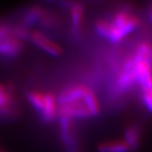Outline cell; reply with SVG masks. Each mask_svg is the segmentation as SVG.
<instances>
[{
  "instance_id": "6da1fadb",
  "label": "cell",
  "mask_w": 152,
  "mask_h": 152,
  "mask_svg": "<svg viewBox=\"0 0 152 152\" xmlns=\"http://www.w3.org/2000/svg\"><path fill=\"white\" fill-rule=\"evenodd\" d=\"M140 20L127 11H119L112 21L99 20L95 24V30L100 37L112 43H118L139 26Z\"/></svg>"
},
{
  "instance_id": "7a4b0ae2",
  "label": "cell",
  "mask_w": 152,
  "mask_h": 152,
  "mask_svg": "<svg viewBox=\"0 0 152 152\" xmlns=\"http://www.w3.org/2000/svg\"><path fill=\"white\" fill-rule=\"evenodd\" d=\"M30 41L36 47L53 57H58L63 53V48L58 44L52 41L43 33L39 31H33L31 33Z\"/></svg>"
},
{
  "instance_id": "3957f363",
  "label": "cell",
  "mask_w": 152,
  "mask_h": 152,
  "mask_svg": "<svg viewBox=\"0 0 152 152\" xmlns=\"http://www.w3.org/2000/svg\"><path fill=\"white\" fill-rule=\"evenodd\" d=\"M58 116L66 117L69 119H86L91 118L85 104L80 101L60 105L58 108Z\"/></svg>"
},
{
  "instance_id": "277c9868",
  "label": "cell",
  "mask_w": 152,
  "mask_h": 152,
  "mask_svg": "<svg viewBox=\"0 0 152 152\" xmlns=\"http://www.w3.org/2000/svg\"><path fill=\"white\" fill-rule=\"evenodd\" d=\"M118 87L123 91H126L131 89L136 84L134 75V57H129L125 61L123 70L118 79Z\"/></svg>"
},
{
  "instance_id": "5b68a950",
  "label": "cell",
  "mask_w": 152,
  "mask_h": 152,
  "mask_svg": "<svg viewBox=\"0 0 152 152\" xmlns=\"http://www.w3.org/2000/svg\"><path fill=\"white\" fill-rule=\"evenodd\" d=\"M23 42L14 37L0 40V57L12 58L22 53Z\"/></svg>"
},
{
  "instance_id": "8992f818",
  "label": "cell",
  "mask_w": 152,
  "mask_h": 152,
  "mask_svg": "<svg viewBox=\"0 0 152 152\" xmlns=\"http://www.w3.org/2000/svg\"><path fill=\"white\" fill-rule=\"evenodd\" d=\"M58 104L57 97L52 92L44 94V105L41 112V117L44 123L51 124L58 115Z\"/></svg>"
},
{
  "instance_id": "52a82bcc",
  "label": "cell",
  "mask_w": 152,
  "mask_h": 152,
  "mask_svg": "<svg viewBox=\"0 0 152 152\" xmlns=\"http://www.w3.org/2000/svg\"><path fill=\"white\" fill-rule=\"evenodd\" d=\"M84 88H85V86L75 85V86H72L69 88L64 89L59 93V95L57 96V102H58V106L80 101L82 99Z\"/></svg>"
},
{
  "instance_id": "ba28073f",
  "label": "cell",
  "mask_w": 152,
  "mask_h": 152,
  "mask_svg": "<svg viewBox=\"0 0 152 152\" xmlns=\"http://www.w3.org/2000/svg\"><path fill=\"white\" fill-rule=\"evenodd\" d=\"M69 8L70 10L71 31L74 36L78 37L80 33L84 20L85 7L80 3H70Z\"/></svg>"
},
{
  "instance_id": "9c48e42d",
  "label": "cell",
  "mask_w": 152,
  "mask_h": 152,
  "mask_svg": "<svg viewBox=\"0 0 152 152\" xmlns=\"http://www.w3.org/2000/svg\"><path fill=\"white\" fill-rule=\"evenodd\" d=\"M81 100L88 110L91 117H97L101 111L100 104L96 94L91 89L85 86Z\"/></svg>"
},
{
  "instance_id": "30bf717a",
  "label": "cell",
  "mask_w": 152,
  "mask_h": 152,
  "mask_svg": "<svg viewBox=\"0 0 152 152\" xmlns=\"http://www.w3.org/2000/svg\"><path fill=\"white\" fill-rule=\"evenodd\" d=\"M140 131L135 125H131L126 128L124 133V141L129 146L130 151L137 150L140 144Z\"/></svg>"
},
{
  "instance_id": "8fae6325",
  "label": "cell",
  "mask_w": 152,
  "mask_h": 152,
  "mask_svg": "<svg viewBox=\"0 0 152 152\" xmlns=\"http://www.w3.org/2000/svg\"><path fill=\"white\" fill-rule=\"evenodd\" d=\"M60 134L63 143L67 146H71L73 144V134H72V122L71 119L59 116Z\"/></svg>"
},
{
  "instance_id": "7c38bea8",
  "label": "cell",
  "mask_w": 152,
  "mask_h": 152,
  "mask_svg": "<svg viewBox=\"0 0 152 152\" xmlns=\"http://www.w3.org/2000/svg\"><path fill=\"white\" fill-rule=\"evenodd\" d=\"M44 14H45V10L42 8L38 6L31 7L26 13L22 24H24L26 27L30 29L37 22H40Z\"/></svg>"
},
{
  "instance_id": "4fadbf2b",
  "label": "cell",
  "mask_w": 152,
  "mask_h": 152,
  "mask_svg": "<svg viewBox=\"0 0 152 152\" xmlns=\"http://www.w3.org/2000/svg\"><path fill=\"white\" fill-rule=\"evenodd\" d=\"M98 152H130V149L124 140H113L101 143L97 147Z\"/></svg>"
},
{
  "instance_id": "5bb4252c",
  "label": "cell",
  "mask_w": 152,
  "mask_h": 152,
  "mask_svg": "<svg viewBox=\"0 0 152 152\" xmlns=\"http://www.w3.org/2000/svg\"><path fill=\"white\" fill-rule=\"evenodd\" d=\"M29 103L36 111L41 113L44 105V94L38 91H30L26 94Z\"/></svg>"
},
{
  "instance_id": "9a60e30c",
  "label": "cell",
  "mask_w": 152,
  "mask_h": 152,
  "mask_svg": "<svg viewBox=\"0 0 152 152\" xmlns=\"http://www.w3.org/2000/svg\"><path fill=\"white\" fill-rule=\"evenodd\" d=\"M31 31H30V29L26 27L24 24H18L16 26L12 27V34L13 37L16 38L18 40H20V42H24L26 40H30L31 37Z\"/></svg>"
},
{
  "instance_id": "2e32d148",
  "label": "cell",
  "mask_w": 152,
  "mask_h": 152,
  "mask_svg": "<svg viewBox=\"0 0 152 152\" xmlns=\"http://www.w3.org/2000/svg\"><path fill=\"white\" fill-rule=\"evenodd\" d=\"M141 99L145 108L152 113V86L141 89Z\"/></svg>"
},
{
  "instance_id": "e0dca14e",
  "label": "cell",
  "mask_w": 152,
  "mask_h": 152,
  "mask_svg": "<svg viewBox=\"0 0 152 152\" xmlns=\"http://www.w3.org/2000/svg\"><path fill=\"white\" fill-rule=\"evenodd\" d=\"M11 100L12 95L10 91H7L5 90L4 92L0 93V110L8 107L11 102Z\"/></svg>"
},
{
  "instance_id": "ac0fdd59",
  "label": "cell",
  "mask_w": 152,
  "mask_h": 152,
  "mask_svg": "<svg viewBox=\"0 0 152 152\" xmlns=\"http://www.w3.org/2000/svg\"><path fill=\"white\" fill-rule=\"evenodd\" d=\"M12 27L13 26H11L0 23V40L13 37Z\"/></svg>"
},
{
  "instance_id": "d6986e66",
  "label": "cell",
  "mask_w": 152,
  "mask_h": 152,
  "mask_svg": "<svg viewBox=\"0 0 152 152\" xmlns=\"http://www.w3.org/2000/svg\"><path fill=\"white\" fill-rule=\"evenodd\" d=\"M5 88H4V86H3V85H0V93H3L5 91Z\"/></svg>"
},
{
  "instance_id": "ffe728a7",
  "label": "cell",
  "mask_w": 152,
  "mask_h": 152,
  "mask_svg": "<svg viewBox=\"0 0 152 152\" xmlns=\"http://www.w3.org/2000/svg\"><path fill=\"white\" fill-rule=\"evenodd\" d=\"M150 17H151V22H152V10H151V12H150Z\"/></svg>"
}]
</instances>
